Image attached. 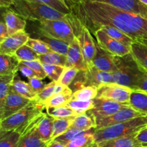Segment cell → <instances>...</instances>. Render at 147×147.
<instances>
[{
    "label": "cell",
    "mask_w": 147,
    "mask_h": 147,
    "mask_svg": "<svg viewBox=\"0 0 147 147\" xmlns=\"http://www.w3.org/2000/svg\"><path fill=\"white\" fill-rule=\"evenodd\" d=\"M139 1H140L141 2H142L143 4H144L145 5L147 6V0H139Z\"/></svg>",
    "instance_id": "obj_53"
},
{
    "label": "cell",
    "mask_w": 147,
    "mask_h": 147,
    "mask_svg": "<svg viewBox=\"0 0 147 147\" xmlns=\"http://www.w3.org/2000/svg\"><path fill=\"white\" fill-rule=\"evenodd\" d=\"M93 102H94V108L88 111L87 113L91 115L95 119L96 121L99 119L112 116L121 110L123 108L129 106V104H123L109 99L100 98H96L93 99Z\"/></svg>",
    "instance_id": "obj_9"
},
{
    "label": "cell",
    "mask_w": 147,
    "mask_h": 147,
    "mask_svg": "<svg viewBox=\"0 0 147 147\" xmlns=\"http://www.w3.org/2000/svg\"><path fill=\"white\" fill-rule=\"evenodd\" d=\"M53 122L54 118L48 114L47 112H43L38 119L36 130L42 140L49 143L52 141V135L53 132Z\"/></svg>",
    "instance_id": "obj_19"
},
{
    "label": "cell",
    "mask_w": 147,
    "mask_h": 147,
    "mask_svg": "<svg viewBox=\"0 0 147 147\" xmlns=\"http://www.w3.org/2000/svg\"><path fill=\"white\" fill-rule=\"evenodd\" d=\"M14 55L20 62L32 61V60H38L39 56H40L27 45H24L22 46L20 49H18Z\"/></svg>",
    "instance_id": "obj_39"
},
{
    "label": "cell",
    "mask_w": 147,
    "mask_h": 147,
    "mask_svg": "<svg viewBox=\"0 0 147 147\" xmlns=\"http://www.w3.org/2000/svg\"><path fill=\"white\" fill-rule=\"evenodd\" d=\"M75 117L66 119H54L53 122V132L52 135V141L63 134L72 126Z\"/></svg>",
    "instance_id": "obj_31"
},
{
    "label": "cell",
    "mask_w": 147,
    "mask_h": 147,
    "mask_svg": "<svg viewBox=\"0 0 147 147\" xmlns=\"http://www.w3.org/2000/svg\"><path fill=\"white\" fill-rule=\"evenodd\" d=\"M9 9L22 18L30 21L63 20L66 16L47 4L31 0H14Z\"/></svg>",
    "instance_id": "obj_2"
},
{
    "label": "cell",
    "mask_w": 147,
    "mask_h": 147,
    "mask_svg": "<svg viewBox=\"0 0 147 147\" xmlns=\"http://www.w3.org/2000/svg\"><path fill=\"white\" fill-rule=\"evenodd\" d=\"M66 106L73 109L74 111H76L79 115L87 113L88 111L93 109L94 108V102H93V100H79L72 99L66 104Z\"/></svg>",
    "instance_id": "obj_38"
},
{
    "label": "cell",
    "mask_w": 147,
    "mask_h": 147,
    "mask_svg": "<svg viewBox=\"0 0 147 147\" xmlns=\"http://www.w3.org/2000/svg\"><path fill=\"white\" fill-rule=\"evenodd\" d=\"M114 57L115 55L96 45V53L92 64L98 70L112 73L115 68Z\"/></svg>",
    "instance_id": "obj_17"
},
{
    "label": "cell",
    "mask_w": 147,
    "mask_h": 147,
    "mask_svg": "<svg viewBox=\"0 0 147 147\" xmlns=\"http://www.w3.org/2000/svg\"><path fill=\"white\" fill-rule=\"evenodd\" d=\"M100 29H102L103 31H105V32L109 37L113 38V40H116V41L119 42L121 44L128 46V47H131V45L134 42V40L132 38H131L129 36H128L127 34H125L124 32H123L121 30L114 28V27H109V26H103Z\"/></svg>",
    "instance_id": "obj_30"
},
{
    "label": "cell",
    "mask_w": 147,
    "mask_h": 147,
    "mask_svg": "<svg viewBox=\"0 0 147 147\" xmlns=\"http://www.w3.org/2000/svg\"><path fill=\"white\" fill-rule=\"evenodd\" d=\"M142 116H146V115L142 114L140 112L137 111L131 107L130 106H127L112 116L96 121V128L95 130H98V129L108 127L111 125L131 120L135 118Z\"/></svg>",
    "instance_id": "obj_11"
},
{
    "label": "cell",
    "mask_w": 147,
    "mask_h": 147,
    "mask_svg": "<svg viewBox=\"0 0 147 147\" xmlns=\"http://www.w3.org/2000/svg\"><path fill=\"white\" fill-rule=\"evenodd\" d=\"M40 115L27 126L19 147H47L48 143L42 140L36 130V125Z\"/></svg>",
    "instance_id": "obj_16"
},
{
    "label": "cell",
    "mask_w": 147,
    "mask_h": 147,
    "mask_svg": "<svg viewBox=\"0 0 147 147\" xmlns=\"http://www.w3.org/2000/svg\"><path fill=\"white\" fill-rule=\"evenodd\" d=\"M47 147H66V146L63 144L60 143V142H57V141L53 140L50 142H49Z\"/></svg>",
    "instance_id": "obj_51"
},
{
    "label": "cell",
    "mask_w": 147,
    "mask_h": 147,
    "mask_svg": "<svg viewBox=\"0 0 147 147\" xmlns=\"http://www.w3.org/2000/svg\"><path fill=\"white\" fill-rule=\"evenodd\" d=\"M30 37V34L25 31L10 35L0 42V54L14 55L18 49L26 45Z\"/></svg>",
    "instance_id": "obj_14"
},
{
    "label": "cell",
    "mask_w": 147,
    "mask_h": 147,
    "mask_svg": "<svg viewBox=\"0 0 147 147\" xmlns=\"http://www.w3.org/2000/svg\"><path fill=\"white\" fill-rule=\"evenodd\" d=\"M135 90H140L147 93V76L139 82Z\"/></svg>",
    "instance_id": "obj_49"
},
{
    "label": "cell",
    "mask_w": 147,
    "mask_h": 147,
    "mask_svg": "<svg viewBox=\"0 0 147 147\" xmlns=\"http://www.w3.org/2000/svg\"><path fill=\"white\" fill-rule=\"evenodd\" d=\"M146 129H147V126H146Z\"/></svg>",
    "instance_id": "obj_57"
},
{
    "label": "cell",
    "mask_w": 147,
    "mask_h": 147,
    "mask_svg": "<svg viewBox=\"0 0 147 147\" xmlns=\"http://www.w3.org/2000/svg\"><path fill=\"white\" fill-rule=\"evenodd\" d=\"M47 77L54 82H58L62 76L65 67L53 65L42 64Z\"/></svg>",
    "instance_id": "obj_42"
},
{
    "label": "cell",
    "mask_w": 147,
    "mask_h": 147,
    "mask_svg": "<svg viewBox=\"0 0 147 147\" xmlns=\"http://www.w3.org/2000/svg\"><path fill=\"white\" fill-rule=\"evenodd\" d=\"M139 134V133H138ZM138 134L129 136L118 138L98 144V147H143L137 139Z\"/></svg>",
    "instance_id": "obj_23"
},
{
    "label": "cell",
    "mask_w": 147,
    "mask_h": 147,
    "mask_svg": "<svg viewBox=\"0 0 147 147\" xmlns=\"http://www.w3.org/2000/svg\"><path fill=\"white\" fill-rule=\"evenodd\" d=\"M73 18L92 34L103 26L121 30L136 40L147 39V20L106 3L81 0L69 4Z\"/></svg>",
    "instance_id": "obj_1"
},
{
    "label": "cell",
    "mask_w": 147,
    "mask_h": 147,
    "mask_svg": "<svg viewBox=\"0 0 147 147\" xmlns=\"http://www.w3.org/2000/svg\"><path fill=\"white\" fill-rule=\"evenodd\" d=\"M129 106L144 115H147V93L140 90H132Z\"/></svg>",
    "instance_id": "obj_25"
},
{
    "label": "cell",
    "mask_w": 147,
    "mask_h": 147,
    "mask_svg": "<svg viewBox=\"0 0 147 147\" xmlns=\"http://www.w3.org/2000/svg\"><path fill=\"white\" fill-rule=\"evenodd\" d=\"M114 63L113 83L135 90L139 82L146 76V73L140 68L131 53L123 57L115 56Z\"/></svg>",
    "instance_id": "obj_3"
},
{
    "label": "cell",
    "mask_w": 147,
    "mask_h": 147,
    "mask_svg": "<svg viewBox=\"0 0 147 147\" xmlns=\"http://www.w3.org/2000/svg\"><path fill=\"white\" fill-rule=\"evenodd\" d=\"M8 37H9V35L7 27L4 22L1 20L0 22V42L3 41L4 39L7 38Z\"/></svg>",
    "instance_id": "obj_48"
},
{
    "label": "cell",
    "mask_w": 147,
    "mask_h": 147,
    "mask_svg": "<svg viewBox=\"0 0 147 147\" xmlns=\"http://www.w3.org/2000/svg\"><path fill=\"white\" fill-rule=\"evenodd\" d=\"M71 127L88 131L96 128V121L91 115L88 113L78 115L73 119Z\"/></svg>",
    "instance_id": "obj_28"
},
{
    "label": "cell",
    "mask_w": 147,
    "mask_h": 147,
    "mask_svg": "<svg viewBox=\"0 0 147 147\" xmlns=\"http://www.w3.org/2000/svg\"><path fill=\"white\" fill-rule=\"evenodd\" d=\"M28 83L30 84V86H31L32 90H34L37 95H38L46 86V85L42 82V80L39 78L38 77L32 78L28 79Z\"/></svg>",
    "instance_id": "obj_45"
},
{
    "label": "cell",
    "mask_w": 147,
    "mask_h": 147,
    "mask_svg": "<svg viewBox=\"0 0 147 147\" xmlns=\"http://www.w3.org/2000/svg\"><path fill=\"white\" fill-rule=\"evenodd\" d=\"M35 34L53 37L69 45L76 38L73 28L66 19V16L63 20L38 22Z\"/></svg>",
    "instance_id": "obj_6"
},
{
    "label": "cell",
    "mask_w": 147,
    "mask_h": 147,
    "mask_svg": "<svg viewBox=\"0 0 147 147\" xmlns=\"http://www.w3.org/2000/svg\"><path fill=\"white\" fill-rule=\"evenodd\" d=\"M97 40L98 45L103 50L112 55L123 57L131 53V47L121 44L119 42L109 37L102 29H99L93 34Z\"/></svg>",
    "instance_id": "obj_10"
},
{
    "label": "cell",
    "mask_w": 147,
    "mask_h": 147,
    "mask_svg": "<svg viewBox=\"0 0 147 147\" xmlns=\"http://www.w3.org/2000/svg\"><path fill=\"white\" fill-rule=\"evenodd\" d=\"M61 1H63V2L64 3H66V4H67L69 5V3H70V1L69 0H60Z\"/></svg>",
    "instance_id": "obj_54"
},
{
    "label": "cell",
    "mask_w": 147,
    "mask_h": 147,
    "mask_svg": "<svg viewBox=\"0 0 147 147\" xmlns=\"http://www.w3.org/2000/svg\"><path fill=\"white\" fill-rule=\"evenodd\" d=\"M30 101L31 100L17 94L11 89L4 105L2 107L0 108V121H1L17 113L25 107Z\"/></svg>",
    "instance_id": "obj_12"
},
{
    "label": "cell",
    "mask_w": 147,
    "mask_h": 147,
    "mask_svg": "<svg viewBox=\"0 0 147 147\" xmlns=\"http://www.w3.org/2000/svg\"><path fill=\"white\" fill-rule=\"evenodd\" d=\"M11 89L17 94L30 100H35L37 98V94L32 90L30 84L21 80L19 78H17V76L13 81Z\"/></svg>",
    "instance_id": "obj_26"
},
{
    "label": "cell",
    "mask_w": 147,
    "mask_h": 147,
    "mask_svg": "<svg viewBox=\"0 0 147 147\" xmlns=\"http://www.w3.org/2000/svg\"><path fill=\"white\" fill-rule=\"evenodd\" d=\"M20 63L14 55L0 54V76L17 75Z\"/></svg>",
    "instance_id": "obj_22"
},
{
    "label": "cell",
    "mask_w": 147,
    "mask_h": 147,
    "mask_svg": "<svg viewBox=\"0 0 147 147\" xmlns=\"http://www.w3.org/2000/svg\"><path fill=\"white\" fill-rule=\"evenodd\" d=\"M46 109L44 103L35 100H31L25 107L1 121L0 123V133L15 130L28 125L36 117L40 116Z\"/></svg>",
    "instance_id": "obj_5"
},
{
    "label": "cell",
    "mask_w": 147,
    "mask_h": 147,
    "mask_svg": "<svg viewBox=\"0 0 147 147\" xmlns=\"http://www.w3.org/2000/svg\"><path fill=\"white\" fill-rule=\"evenodd\" d=\"M37 39H39L46 43V45L48 46V47L52 51L63 55H67L69 48V44H67V42L62 41V40H57L53 37L43 35V34H37Z\"/></svg>",
    "instance_id": "obj_27"
},
{
    "label": "cell",
    "mask_w": 147,
    "mask_h": 147,
    "mask_svg": "<svg viewBox=\"0 0 147 147\" xmlns=\"http://www.w3.org/2000/svg\"><path fill=\"white\" fill-rule=\"evenodd\" d=\"M2 20L7 26L9 36L24 31L27 25L26 20L10 9H5V10L2 11Z\"/></svg>",
    "instance_id": "obj_18"
},
{
    "label": "cell",
    "mask_w": 147,
    "mask_h": 147,
    "mask_svg": "<svg viewBox=\"0 0 147 147\" xmlns=\"http://www.w3.org/2000/svg\"><path fill=\"white\" fill-rule=\"evenodd\" d=\"M136 137L143 147H147V129H144L139 131Z\"/></svg>",
    "instance_id": "obj_47"
},
{
    "label": "cell",
    "mask_w": 147,
    "mask_h": 147,
    "mask_svg": "<svg viewBox=\"0 0 147 147\" xmlns=\"http://www.w3.org/2000/svg\"><path fill=\"white\" fill-rule=\"evenodd\" d=\"M81 78L78 80L73 84L75 90H78L86 86H99L106 83H113L111 73L102 71L96 68L93 65L88 67L87 70L81 71Z\"/></svg>",
    "instance_id": "obj_7"
},
{
    "label": "cell",
    "mask_w": 147,
    "mask_h": 147,
    "mask_svg": "<svg viewBox=\"0 0 147 147\" xmlns=\"http://www.w3.org/2000/svg\"><path fill=\"white\" fill-rule=\"evenodd\" d=\"M139 41H141L142 42H143L144 44L146 45L147 46V39H144V40H139Z\"/></svg>",
    "instance_id": "obj_52"
},
{
    "label": "cell",
    "mask_w": 147,
    "mask_h": 147,
    "mask_svg": "<svg viewBox=\"0 0 147 147\" xmlns=\"http://www.w3.org/2000/svg\"><path fill=\"white\" fill-rule=\"evenodd\" d=\"M146 76H147V73H146Z\"/></svg>",
    "instance_id": "obj_58"
},
{
    "label": "cell",
    "mask_w": 147,
    "mask_h": 147,
    "mask_svg": "<svg viewBox=\"0 0 147 147\" xmlns=\"http://www.w3.org/2000/svg\"><path fill=\"white\" fill-rule=\"evenodd\" d=\"M66 55L59 54L55 52L50 51L47 54L42 55L39 56L38 60L42 64L53 65L65 66L66 63Z\"/></svg>",
    "instance_id": "obj_33"
},
{
    "label": "cell",
    "mask_w": 147,
    "mask_h": 147,
    "mask_svg": "<svg viewBox=\"0 0 147 147\" xmlns=\"http://www.w3.org/2000/svg\"><path fill=\"white\" fill-rule=\"evenodd\" d=\"M131 54L140 68L147 73V46L139 40L131 45Z\"/></svg>",
    "instance_id": "obj_21"
},
{
    "label": "cell",
    "mask_w": 147,
    "mask_h": 147,
    "mask_svg": "<svg viewBox=\"0 0 147 147\" xmlns=\"http://www.w3.org/2000/svg\"><path fill=\"white\" fill-rule=\"evenodd\" d=\"M95 132V131H94ZM94 132L78 136L66 145V147H96Z\"/></svg>",
    "instance_id": "obj_36"
},
{
    "label": "cell",
    "mask_w": 147,
    "mask_h": 147,
    "mask_svg": "<svg viewBox=\"0 0 147 147\" xmlns=\"http://www.w3.org/2000/svg\"><path fill=\"white\" fill-rule=\"evenodd\" d=\"M147 126V115L139 116L127 121L111 125L95 130L94 138L96 144L106 141L129 136L138 134Z\"/></svg>",
    "instance_id": "obj_4"
},
{
    "label": "cell",
    "mask_w": 147,
    "mask_h": 147,
    "mask_svg": "<svg viewBox=\"0 0 147 147\" xmlns=\"http://www.w3.org/2000/svg\"><path fill=\"white\" fill-rule=\"evenodd\" d=\"M98 87L86 86L73 92L72 99L79 100H92L97 97Z\"/></svg>",
    "instance_id": "obj_35"
},
{
    "label": "cell",
    "mask_w": 147,
    "mask_h": 147,
    "mask_svg": "<svg viewBox=\"0 0 147 147\" xmlns=\"http://www.w3.org/2000/svg\"><path fill=\"white\" fill-rule=\"evenodd\" d=\"M19 70L21 72L23 76L27 77L28 79L34 77H37L36 73L30 67H29L28 66L22 64L21 63H20V65H19Z\"/></svg>",
    "instance_id": "obj_46"
},
{
    "label": "cell",
    "mask_w": 147,
    "mask_h": 147,
    "mask_svg": "<svg viewBox=\"0 0 147 147\" xmlns=\"http://www.w3.org/2000/svg\"><path fill=\"white\" fill-rule=\"evenodd\" d=\"M14 0H0V7L1 8L9 9L14 3Z\"/></svg>",
    "instance_id": "obj_50"
},
{
    "label": "cell",
    "mask_w": 147,
    "mask_h": 147,
    "mask_svg": "<svg viewBox=\"0 0 147 147\" xmlns=\"http://www.w3.org/2000/svg\"><path fill=\"white\" fill-rule=\"evenodd\" d=\"M70 2H77V1H80L81 0H69Z\"/></svg>",
    "instance_id": "obj_55"
},
{
    "label": "cell",
    "mask_w": 147,
    "mask_h": 147,
    "mask_svg": "<svg viewBox=\"0 0 147 147\" xmlns=\"http://www.w3.org/2000/svg\"><path fill=\"white\" fill-rule=\"evenodd\" d=\"M17 75L0 76V108L4 105Z\"/></svg>",
    "instance_id": "obj_34"
},
{
    "label": "cell",
    "mask_w": 147,
    "mask_h": 147,
    "mask_svg": "<svg viewBox=\"0 0 147 147\" xmlns=\"http://www.w3.org/2000/svg\"><path fill=\"white\" fill-rule=\"evenodd\" d=\"M26 45L27 46H29L30 47H31L39 55L47 54V53L52 51L49 48L48 46L46 45V43H45L44 42H42V40L37 38H32V37H30L28 41L26 43Z\"/></svg>",
    "instance_id": "obj_41"
},
{
    "label": "cell",
    "mask_w": 147,
    "mask_h": 147,
    "mask_svg": "<svg viewBox=\"0 0 147 147\" xmlns=\"http://www.w3.org/2000/svg\"><path fill=\"white\" fill-rule=\"evenodd\" d=\"M66 58L67 59L65 67H76L80 71H85L87 70V65L84 60L80 42L76 37L73 42L69 45Z\"/></svg>",
    "instance_id": "obj_15"
},
{
    "label": "cell",
    "mask_w": 147,
    "mask_h": 147,
    "mask_svg": "<svg viewBox=\"0 0 147 147\" xmlns=\"http://www.w3.org/2000/svg\"><path fill=\"white\" fill-rule=\"evenodd\" d=\"M79 73H80V70L76 67H65L58 83L65 87H69L74 81V79H76Z\"/></svg>",
    "instance_id": "obj_40"
},
{
    "label": "cell",
    "mask_w": 147,
    "mask_h": 147,
    "mask_svg": "<svg viewBox=\"0 0 147 147\" xmlns=\"http://www.w3.org/2000/svg\"><path fill=\"white\" fill-rule=\"evenodd\" d=\"M20 63L30 67L36 73V75H37V76L39 78L43 80L46 77H47V74H46L45 71L44 67H43L42 63L39 60H32V61L20 62Z\"/></svg>",
    "instance_id": "obj_44"
},
{
    "label": "cell",
    "mask_w": 147,
    "mask_h": 147,
    "mask_svg": "<svg viewBox=\"0 0 147 147\" xmlns=\"http://www.w3.org/2000/svg\"><path fill=\"white\" fill-rule=\"evenodd\" d=\"M46 112L54 119H66V118L76 117L78 113L66 105L56 108H50L46 109Z\"/></svg>",
    "instance_id": "obj_37"
},
{
    "label": "cell",
    "mask_w": 147,
    "mask_h": 147,
    "mask_svg": "<svg viewBox=\"0 0 147 147\" xmlns=\"http://www.w3.org/2000/svg\"><path fill=\"white\" fill-rule=\"evenodd\" d=\"M73 93V90L70 88L67 87L64 91L54 95V96H53L50 98L46 100L45 101L42 102V103H44L46 109L65 106L70 100H72Z\"/></svg>",
    "instance_id": "obj_24"
},
{
    "label": "cell",
    "mask_w": 147,
    "mask_h": 147,
    "mask_svg": "<svg viewBox=\"0 0 147 147\" xmlns=\"http://www.w3.org/2000/svg\"><path fill=\"white\" fill-rule=\"evenodd\" d=\"M96 147H98V146H97V145H96Z\"/></svg>",
    "instance_id": "obj_56"
},
{
    "label": "cell",
    "mask_w": 147,
    "mask_h": 147,
    "mask_svg": "<svg viewBox=\"0 0 147 147\" xmlns=\"http://www.w3.org/2000/svg\"><path fill=\"white\" fill-rule=\"evenodd\" d=\"M106 3L123 11L133 13L147 20V6L139 0H88Z\"/></svg>",
    "instance_id": "obj_13"
},
{
    "label": "cell",
    "mask_w": 147,
    "mask_h": 147,
    "mask_svg": "<svg viewBox=\"0 0 147 147\" xmlns=\"http://www.w3.org/2000/svg\"><path fill=\"white\" fill-rule=\"evenodd\" d=\"M95 129H90V130L85 131L82 130V129H77V128H73L70 127L68 130L66 132H65L63 134L60 135V136L56 138L54 140L57 141V142H60V143L63 144L64 145H67V144L70 143L72 140H73L74 139H76L78 136H82V135L86 134L91 133V132H94Z\"/></svg>",
    "instance_id": "obj_32"
},
{
    "label": "cell",
    "mask_w": 147,
    "mask_h": 147,
    "mask_svg": "<svg viewBox=\"0 0 147 147\" xmlns=\"http://www.w3.org/2000/svg\"><path fill=\"white\" fill-rule=\"evenodd\" d=\"M31 1H39V2L47 4L63 14H68L71 13V10L68 4L63 2L60 0H31Z\"/></svg>",
    "instance_id": "obj_43"
},
{
    "label": "cell",
    "mask_w": 147,
    "mask_h": 147,
    "mask_svg": "<svg viewBox=\"0 0 147 147\" xmlns=\"http://www.w3.org/2000/svg\"><path fill=\"white\" fill-rule=\"evenodd\" d=\"M28 125L24 127L19 128L15 130L0 133V147L20 146L22 139L24 136V133Z\"/></svg>",
    "instance_id": "obj_20"
},
{
    "label": "cell",
    "mask_w": 147,
    "mask_h": 147,
    "mask_svg": "<svg viewBox=\"0 0 147 147\" xmlns=\"http://www.w3.org/2000/svg\"><path fill=\"white\" fill-rule=\"evenodd\" d=\"M132 90L129 88L115 83L103 84L98 88L96 98L109 99L123 104H129Z\"/></svg>",
    "instance_id": "obj_8"
},
{
    "label": "cell",
    "mask_w": 147,
    "mask_h": 147,
    "mask_svg": "<svg viewBox=\"0 0 147 147\" xmlns=\"http://www.w3.org/2000/svg\"><path fill=\"white\" fill-rule=\"evenodd\" d=\"M67 88L60 84L58 82L52 81L51 83L46 85L45 88L37 95L36 99L40 102H44L54 95L64 91Z\"/></svg>",
    "instance_id": "obj_29"
}]
</instances>
